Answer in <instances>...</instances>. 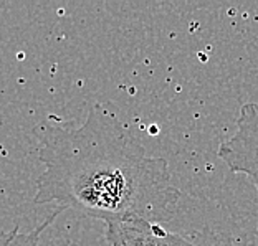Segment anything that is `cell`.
<instances>
[{
  "label": "cell",
  "instance_id": "obj_4",
  "mask_svg": "<svg viewBox=\"0 0 258 246\" xmlns=\"http://www.w3.org/2000/svg\"><path fill=\"white\" fill-rule=\"evenodd\" d=\"M61 212H64V208L58 207L55 210V213H51L42 225L37 226V228H33V230L28 231V233H20L19 230L0 233V246H38V241H40V236H42V233L51 223H53V221L56 220V216L60 215Z\"/></svg>",
  "mask_w": 258,
  "mask_h": 246
},
{
  "label": "cell",
  "instance_id": "obj_2",
  "mask_svg": "<svg viewBox=\"0 0 258 246\" xmlns=\"http://www.w3.org/2000/svg\"><path fill=\"white\" fill-rule=\"evenodd\" d=\"M219 157L233 174H243L258 195V103H245L235 122V134L219 145Z\"/></svg>",
  "mask_w": 258,
  "mask_h": 246
},
{
  "label": "cell",
  "instance_id": "obj_1",
  "mask_svg": "<svg viewBox=\"0 0 258 246\" xmlns=\"http://www.w3.org/2000/svg\"><path fill=\"white\" fill-rule=\"evenodd\" d=\"M35 203H60L103 223L175 216L180 190L169 163L146 154L106 104H93L83 126H45Z\"/></svg>",
  "mask_w": 258,
  "mask_h": 246
},
{
  "label": "cell",
  "instance_id": "obj_3",
  "mask_svg": "<svg viewBox=\"0 0 258 246\" xmlns=\"http://www.w3.org/2000/svg\"><path fill=\"white\" fill-rule=\"evenodd\" d=\"M104 238L109 246H194L162 225L144 220L104 223Z\"/></svg>",
  "mask_w": 258,
  "mask_h": 246
}]
</instances>
